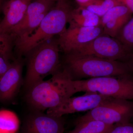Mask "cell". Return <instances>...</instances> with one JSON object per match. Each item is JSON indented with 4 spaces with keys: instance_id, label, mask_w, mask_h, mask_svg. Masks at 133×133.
Masks as SVG:
<instances>
[{
    "instance_id": "obj_18",
    "label": "cell",
    "mask_w": 133,
    "mask_h": 133,
    "mask_svg": "<svg viewBox=\"0 0 133 133\" xmlns=\"http://www.w3.org/2000/svg\"><path fill=\"white\" fill-rule=\"evenodd\" d=\"M121 5L116 0H97L84 8L101 17L112 8Z\"/></svg>"
},
{
    "instance_id": "obj_20",
    "label": "cell",
    "mask_w": 133,
    "mask_h": 133,
    "mask_svg": "<svg viewBox=\"0 0 133 133\" xmlns=\"http://www.w3.org/2000/svg\"><path fill=\"white\" fill-rule=\"evenodd\" d=\"M107 133H133V124L129 122L115 124Z\"/></svg>"
},
{
    "instance_id": "obj_7",
    "label": "cell",
    "mask_w": 133,
    "mask_h": 133,
    "mask_svg": "<svg viewBox=\"0 0 133 133\" xmlns=\"http://www.w3.org/2000/svg\"><path fill=\"white\" fill-rule=\"evenodd\" d=\"M71 53L91 55L126 63L131 57L133 52L128 50L116 38L102 34Z\"/></svg>"
},
{
    "instance_id": "obj_16",
    "label": "cell",
    "mask_w": 133,
    "mask_h": 133,
    "mask_svg": "<svg viewBox=\"0 0 133 133\" xmlns=\"http://www.w3.org/2000/svg\"><path fill=\"white\" fill-rule=\"evenodd\" d=\"M114 126L96 120L77 121L76 127L70 133H107Z\"/></svg>"
},
{
    "instance_id": "obj_4",
    "label": "cell",
    "mask_w": 133,
    "mask_h": 133,
    "mask_svg": "<svg viewBox=\"0 0 133 133\" xmlns=\"http://www.w3.org/2000/svg\"><path fill=\"white\" fill-rule=\"evenodd\" d=\"M57 40H51L36 46L27 56V71L24 85L27 90L43 80L46 76L61 70L60 50Z\"/></svg>"
},
{
    "instance_id": "obj_3",
    "label": "cell",
    "mask_w": 133,
    "mask_h": 133,
    "mask_svg": "<svg viewBox=\"0 0 133 133\" xmlns=\"http://www.w3.org/2000/svg\"><path fill=\"white\" fill-rule=\"evenodd\" d=\"M64 63V69L72 80L131 74L127 63L91 55L67 54Z\"/></svg>"
},
{
    "instance_id": "obj_23",
    "label": "cell",
    "mask_w": 133,
    "mask_h": 133,
    "mask_svg": "<svg viewBox=\"0 0 133 133\" xmlns=\"http://www.w3.org/2000/svg\"><path fill=\"white\" fill-rule=\"evenodd\" d=\"M126 63L128 64L131 70V74L133 76V53L131 55L130 58Z\"/></svg>"
},
{
    "instance_id": "obj_13",
    "label": "cell",
    "mask_w": 133,
    "mask_h": 133,
    "mask_svg": "<svg viewBox=\"0 0 133 133\" xmlns=\"http://www.w3.org/2000/svg\"><path fill=\"white\" fill-rule=\"evenodd\" d=\"M31 0H9L3 7L4 17L0 24V33H7L21 22Z\"/></svg>"
},
{
    "instance_id": "obj_10",
    "label": "cell",
    "mask_w": 133,
    "mask_h": 133,
    "mask_svg": "<svg viewBox=\"0 0 133 133\" xmlns=\"http://www.w3.org/2000/svg\"><path fill=\"white\" fill-rule=\"evenodd\" d=\"M64 130L62 117L33 111L25 119L21 133H64Z\"/></svg>"
},
{
    "instance_id": "obj_19",
    "label": "cell",
    "mask_w": 133,
    "mask_h": 133,
    "mask_svg": "<svg viewBox=\"0 0 133 133\" xmlns=\"http://www.w3.org/2000/svg\"><path fill=\"white\" fill-rule=\"evenodd\" d=\"M1 111V133H16L19 123L16 116L11 113Z\"/></svg>"
},
{
    "instance_id": "obj_14",
    "label": "cell",
    "mask_w": 133,
    "mask_h": 133,
    "mask_svg": "<svg viewBox=\"0 0 133 133\" xmlns=\"http://www.w3.org/2000/svg\"><path fill=\"white\" fill-rule=\"evenodd\" d=\"M15 38L9 33H0V77L7 71L15 59L12 50Z\"/></svg>"
},
{
    "instance_id": "obj_1",
    "label": "cell",
    "mask_w": 133,
    "mask_h": 133,
    "mask_svg": "<svg viewBox=\"0 0 133 133\" xmlns=\"http://www.w3.org/2000/svg\"><path fill=\"white\" fill-rule=\"evenodd\" d=\"M72 9L66 0H58L49 10L38 28L28 36L15 39V45L19 57L33 48L51 40L66 29Z\"/></svg>"
},
{
    "instance_id": "obj_21",
    "label": "cell",
    "mask_w": 133,
    "mask_h": 133,
    "mask_svg": "<svg viewBox=\"0 0 133 133\" xmlns=\"http://www.w3.org/2000/svg\"><path fill=\"white\" fill-rule=\"evenodd\" d=\"M122 5L125 6L133 13V0H116Z\"/></svg>"
},
{
    "instance_id": "obj_12",
    "label": "cell",
    "mask_w": 133,
    "mask_h": 133,
    "mask_svg": "<svg viewBox=\"0 0 133 133\" xmlns=\"http://www.w3.org/2000/svg\"><path fill=\"white\" fill-rule=\"evenodd\" d=\"M133 13L123 5L115 6L101 17L103 34L115 38L120 30L132 18Z\"/></svg>"
},
{
    "instance_id": "obj_15",
    "label": "cell",
    "mask_w": 133,
    "mask_h": 133,
    "mask_svg": "<svg viewBox=\"0 0 133 133\" xmlns=\"http://www.w3.org/2000/svg\"><path fill=\"white\" fill-rule=\"evenodd\" d=\"M100 21L101 17L81 6L72 10L69 21L77 25L88 27L100 26Z\"/></svg>"
},
{
    "instance_id": "obj_8",
    "label": "cell",
    "mask_w": 133,
    "mask_h": 133,
    "mask_svg": "<svg viewBox=\"0 0 133 133\" xmlns=\"http://www.w3.org/2000/svg\"><path fill=\"white\" fill-rule=\"evenodd\" d=\"M68 28L59 35L57 39L60 49L66 55L72 53L103 34V28L84 27L69 22Z\"/></svg>"
},
{
    "instance_id": "obj_22",
    "label": "cell",
    "mask_w": 133,
    "mask_h": 133,
    "mask_svg": "<svg viewBox=\"0 0 133 133\" xmlns=\"http://www.w3.org/2000/svg\"><path fill=\"white\" fill-rule=\"evenodd\" d=\"M97 0H76L79 6L85 7Z\"/></svg>"
},
{
    "instance_id": "obj_9",
    "label": "cell",
    "mask_w": 133,
    "mask_h": 133,
    "mask_svg": "<svg viewBox=\"0 0 133 133\" xmlns=\"http://www.w3.org/2000/svg\"><path fill=\"white\" fill-rule=\"evenodd\" d=\"M111 98L97 93H85L82 96L69 98L56 107L48 109L46 114L60 117L65 114L90 111Z\"/></svg>"
},
{
    "instance_id": "obj_6",
    "label": "cell",
    "mask_w": 133,
    "mask_h": 133,
    "mask_svg": "<svg viewBox=\"0 0 133 133\" xmlns=\"http://www.w3.org/2000/svg\"><path fill=\"white\" fill-rule=\"evenodd\" d=\"M133 118V101L111 98L89 111L77 121L96 120L109 125L131 122Z\"/></svg>"
},
{
    "instance_id": "obj_24",
    "label": "cell",
    "mask_w": 133,
    "mask_h": 133,
    "mask_svg": "<svg viewBox=\"0 0 133 133\" xmlns=\"http://www.w3.org/2000/svg\"><path fill=\"white\" fill-rule=\"evenodd\" d=\"M56 1H57L58 0H56Z\"/></svg>"
},
{
    "instance_id": "obj_17",
    "label": "cell",
    "mask_w": 133,
    "mask_h": 133,
    "mask_svg": "<svg viewBox=\"0 0 133 133\" xmlns=\"http://www.w3.org/2000/svg\"><path fill=\"white\" fill-rule=\"evenodd\" d=\"M115 38L128 50L133 52V17L120 30Z\"/></svg>"
},
{
    "instance_id": "obj_2",
    "label": "cell",
    "mask_w": 133,
    "mask_h": 133,
    "mask_svg": "<svg viewBox=\"0 0 133 133\" xmlns=\"http://www.w3.org/2000/svg\"><path fill=\"white\" fill-rule=\"evenodd\" d=\"M52 76L27 90L25 99L33 111L56 107L75 94L72 80L65 69Z\"/></svg>"
},
{
    "instance_id": "obj_5",
    "label": "cell",
    "mask_w": 133,
    "mask_h": 133,
    "mask_svg": "<svg viewBox=\"0 0 133 133\" xmlns=\"http://www.w3.org/2000/svg\"><path fill=\"white\" fill-rule=\"evenodd\" d=\"M75 93L95 92L116 99L133 100V76L127 74L72 80Z\"/></svg>"
},
{
    "instance_id": "obj_11",
    "label": "cell",
    "mask_w": 133,
    "mask_h": 133,
    "mask_svg": "<svg viewBox=\"0 0 133 133\" xmlns=\"http://www.w3.org/2000/svg\"><path fill=\"white\" fill-rule=\"evenodd\" d=\"M23 62L19 57L12 62L7 71L0 77V99L2 102L12 99L21 85Z\"/></svg>"
}]
</instances>
